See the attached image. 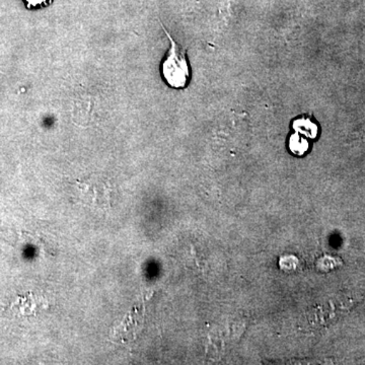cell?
<instances>
[{
    "mask_svg": "<svg viewBox=\"0 0 365 365\" xmlns=\"http://www.w3.org/2000/svg\"><path fill=\"white\" fill-rule=\"evenodd\" d=\"M163 31L170 43L169 51L162 63V74L167 85L175 90L187 88L191 79V71L186 50L173 39L170 34L163 26Z\"/></svg>",
    "mask_w": 365,
    "mask_h": 365,
    "instance_id": "obj_1",
    "label": "cell"
},
{
    "mask_svg": "<svg viewBox=\"0 0 365 365\" xmlns=\"http://www.w3.org/2000/svg\"><path fill=\"white\" fill-rule=\"evenodd\" d=\"M78 188L86 202L95 207L107 209L113 206V188L108 182L98 180H88L78 182Z\"/></svg>",
    "mask_w": 365,
    "mask_h": 365,
    "instance_id": "obj_2",
    "label": "cell"
},
{
    "mask_svg": "<svg viewBox=\"0 0 365 365\" xmlns=\"http://www.w3.org/2000/svg\"><path fill=\"white\" fill-rule=\"evenodd\" d=\"M294 128L297 129V131L306 134V135L311 137L317 135L316 125L312 123V122L307 121V120H299V121L295 122Z\"/></svg>",
    "mask_w": 365,
    "mask_h": 365,
    "instance_id": "obj_3",
    "label": "cell"
},
{
    "mask_svg": "<svg viewBox=\"0 0 365 365\" xmlns=\"http://www.w3.org/2000/svg\"><path fill=\"white\" fill-rule=\"evenodd\" d=\"M290 148L297 155H302L307 150V141L300 139L299 135H294L292 137V140H290Z\"/></svg>",
    "mask_w": 365,
    "mask_h": 365,
    "instance_id": "obj_4",
    "label": "cell"
},
{
    "mask_svg": "<svg viewBox=\"0 0 365 365\" xmlns=\"http://www.w3.org/2000/svg\"><path fill=\"white\" fill-rule=\"evenodd\" d=\"M50 0H26L28 7L30 9H36V7H43L48 6Z\"/></svg>",
    "mask_w": 365,
    "mask_h": 365,
    "instance_id": "obj_5",
    "label": "cell"
}]
</instances>
